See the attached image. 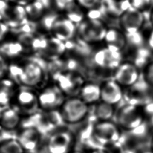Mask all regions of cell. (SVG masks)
Wrapping results in <instances>:
<instances>
[{
    "instance_id": "cell-1",
    "label": "cell",
    "mask_w": 153,
    "mask_h": 153,
    "mask_svg": "<svg viewBox=\"0 0 153 153\" xmlns=\"http://www.w3.org/2000/svg\"><path fill=\"white\" fill-rule=\"evenodd\" d=\"M7 76L19 87L36 90L49 81L47 66L34 60H14L8 63Z\"/></svg>"
},
{
    "instance_id": "cell-2",
    "label": "cell",
    "mask_w": 153,
    "mask_h": 153,
    "mask_svg": "<svg viewBox=\"0 0 153 153\" xmlns=\"http://www.w3.org/2000/svg\"><path fill=\"white\" fill-rule=\"evenodd\" d=\"M65 126H67L65 124L59 110L39 109L33 114L23 118L20 127L33 128L45 137Z\"/></svg>"
},
{
    "instance_id": "cell-3",
    "label": "cell",
    "mask_w": 153,
    "mask_h": 153,
    "mask_svg": "<svg viewBox=\"0 0 153 153\" xmlns=\"http://www.w3.org/2000/svg\"><path fill=\"white\" fill-rule=\"evenodd\" d=\"M75 145L74 131L65 126L44 137L37 153H70Z\"/></svg>"
},
{
    "instance_id": "cell-4",
    "label": "cell",
    "mask_w": 153,
    "mask_h": 153,
    "mask_svg": "<svg viewBox=\"0 0 153 153\" xmlns=\"http://www.w3.org/2000/svg\"><path fill=\"white\" fill-rule=\"evenodd\" d=\"M59 110L67 126H75L86 120L90 114V106L78 96H72L66 97Z\"/></svg>"
},
{
    "instance_id": "cell-5",
    "label": "cell",
    "mask_w": 153,
    "mask_h": 153,
    "mask_svg": "<svg viewBox=\"0 0 153 153\" xmlns=\"http://www.w3.org/2000/svg\"><path fill=\"white\" fill-rule=\"evenodd\" d=\"M108 28L98 16H90L77 25L76 34L86 44H97L103 42Z\"/></svg>"
},
{
    "instance_id": "cell-6",
    "label": "cell",
    "mask_w": 153,
    "mask_h": 153,
    "mask_svg": "<svg viewBox=\"0 0 153 153\" xmlns=\"http://www.w3.org/2000/svg\"><path fill=\"white\" fill-rule=\"evenodd\" d=\"M113 121L124 131L133 130L145 122L140 106L127 102L117 107Z\"/></svg>"
},
{
    "instance_id": "cell-7",
    "label": "cell",
    "mask_w": 153,
    "mask_h": 153,
    "mask_svg": "<svg viewBox=\"0 0 153 153\" xmlns=\"http://www.w3.org/2000/svg\"><path fill=\"white\" fill-rule=\"evenodd\" d=\"M145 19L144 13L131 7L118 17L120 29L126 35L128 41L137 42L140 40V32Z\"/></svg>"
},
{
    "instance_id": "cell-8",
    "label": "cell",
    "mask_w": 153,
    "mask_h": 153,
    "mask_svg": "<svg viewBox=\"0 0 153 153\" xmlns=\"http://www.w3.org/2000/svg\"><path fill=\"white\" fill-rule=\"evenodd\" d=\"M23 118L29 117L39 109L37 90L19 87L10 105Z\"/></svg>"
},
{
    "instance_id": "cell-9",
    "label": "cell",
    "mask_w": 153,
    "mask_h": 153,
    "mask_svg": "<svg viewBox=\"0 0 153 153\" xmlns=\"http://www.w3.org/2000/svg\"><path fill=\"white\" fill-rule=\"evenodd\" d=\"M49 80L56 84L66 97L78 96L86 81L84 75L75 71H63L49 76Z\"/></svg>"
},
{
    "instance_id": "cell-10",
    "label": "cell",
    "mask_w": 153,
    "mask_h": 153,
    "mask_svg": "<svg viewBox=\"0 0 153 153\" xmlns=\"http://www.w3.org/2000/svg\"><path fill=\"white\" fill-rule=\"evenodd\" d=\"M93 132L96 141L102 148H108L120 140L122 130L112 121H95Z\"/></svg>"
},
{
    "instance_id": "cell-11",
    "label": "cell",
    "mask_w": 153,
    "mask_h": 153,
    "mask_svg": "<svg viewBox=\"0 0 153 153\" xmlns=\"http://www.w3.org/2000/svg\"><path fill=\"white\" fill-rule=\"evenodd\" d=\"M39 109L53 111L59 110L66 96L54 82H48L37 90Z\"/></svg>"
},
{
    "instance_id": "cell-12",
    "label": "cell",
    "mask_w": 153,
    "mask_h": 153,
    "mask_svg": "<svg viewBox=\"0 0 153 153\" xmlns=\"http://www.w3.org/2000/svg\"><path fill=\"white\" fill-rule=\"evenodd\" d=\"M142 78V70L133 61L123 60L114 71L112 78L124 89L131 87Z\"/></svg>"
},
{
    "instance_id": "cell-13",
    "label": "cell",
    "mask_w": 153,
    "mask_h": 153,
    "mask_svg": "<svg viewBox=\"0 0 153 153\" xmlns=\"http://www.w3.org/2000/svg\"><path fill=\"white\" fill-rule=\"evenodd\" d=\"M0 20L7 25L10 29H15L27 23L25 7L7 0H0Z\"/></svg>"
},
{
    "instance_id": "cell-14",
    "label": "cell",
    "mask_w": 153,
    "mask_h": 153,
    "mask_svg": "<svg viewBox=\"0 0 153 153\" xmlns=\"http://www.w3.org/2000/svg\"><path fill=\"white\" fill-rule=\"evenodd\" d=\"M94 122L87 118L77 130L74 131L75 138V149L85 153H91L102 148L96 141L93 135V126Z\"/></svg>"
},
{
    "instance_id": "cell-15",
    "label": "cell",
    "mask_w": 153,
    "mask_h": 153,
    "mask_svg": "<svg viewBox=\"0 0 153 153\" xmlns=\"http://www.w3.org/2000/svg\"><path fill=\"white\" fill-rule=\"evenodd\" d=\"M153 134V127L145 121L137 127L129 130L122 131L120 143L123 146L136 148L149 144Z\"/></svg>"
},
{
    "instance_id": "cell-16",
    "label": "cell",
    "mask_w": 153,
    "mask_h": 153,
    "mask_svg": "<svg viewBox=\"0 0 153 153\" xmlns=\"http://www.w3.org/2000/svg\"><path fill=\"white\" fill-rule=\"evenodd\" d=\"M123 61V54L106 47L97 50L93 55L92 62L94 67L102 72L112 74Z\"/></svg>"
},
{
    "instance_id": "cell-17",
    "label": "cell",
    "mask_w": 153,
    "mask_h": 153,
    "mask_svg": "<svg viewBox=\"0 0 153 153\" xmlns=\"http://www.w3.org/2000/svg\"><path fill=\"white\" fill-rule=\"evenodd\" d=\"M50 31L51 35L66 43L76 34L77 25L66 16L56 17L50 23Z\"/></svg>"
},
{
    "instance_id": "cell-18",
    "label": "cell",
    "mask_w": 153,
    "mask_h": 153,
    "mask_svg": "<svg viewBox=\"0 0 153 153\" xmlns=\"http://www.w3.org/2000/svg\"><path fill=\"white\" fill-rule=\"evenodd\" d=\"M44 136L32 127H22L16 131V140L25 153H37Z\"/></svg>"
},
{
    "instance_id": "cell-19",
    "label": "cell",
    "mask_w": 153,
    "mask_h": 153,
    "mask_svg": "<svg viewBox=\"0 0 153 153\" xmlns=\"http://www.w3.org/2000/svg\"><path fill=\"white\" fill-rule=\"evenodd\" d=\"M124 89L113 78L100 82V101L117 107L124 99Z\"/></svg>"
},
{
    "instance_id": "cell-20",
    "label": "cell",
    "mask_w": 153,
    "mask_h": 153,
    "mask_svg": "<svg viewBox=\"0 0 153 153\" xmlns=\"http://www.w3.org/2000/svg\"><path fill=\"white\" fill-rule=\"evenodd\" d=\"M66 50V42L50 35L45 36L44 45L38 54L42 60L50 63L62 58Z\"/></svg>"
},
{
    "instance_id": "cell-21",
    "label": "cell",
    "mask_w": 153,
    "mask_h": 153,
    "mask_svg": "<svg viewBox=\"0 0 153 153\" xmlns=\"http://www.w3.org/2000/svg\"><path fill=\"white\" fill-rule=\"evenodd\" d=\"M103 42L107 48L122 53L128 41L126 35L120 28L112 27L108 28Z\"/></svg>"
},
{
    "instance_id": "cell-22",
    "label": "cell",
    "mask_w": 153,
    "mask_h": 153,
    "mask_svg": "<svg viewBox=\"0 0 153 153\" xmlns=\"http://www.w3.org/2000/svg\"><path fill=\"white\" fill-rule=\"evenodd\" d=\"M45 39V36L35 32L19 34L17 38L25 53H38L44 45Z\"/></svg>"
},
{
    "instance_id": "cell-23",
    "label": "cell",
    "mask_w": 153,
    "mask_h": 153,
    "mask_svg": "<svg viewBox=\"0 0 153 153\" xmlns=\"http://www.w3.org/2000/svg\"><path fill=\"white\" fill-rule=\"evenodd\" d=\"M89 106L100 101V82L86 80L78 96Z\"/></svg>"
},
{
    "instance_id": "cell-24",
    "label": "cell",
    "mask_w": 153,
    "mask_h": 153,
    "mask_svg": "<svg viewBox=\"0 0 153 153\" xmlns=\"http://www.w3.org/2000/svg\"><path fill=\"white\" fill-rule=\"evenodd\" d=\"M117 107L100 101L90 106L88 118L94 121H112L115 114Z\"/></svg>"
},
{
    "instance_id": "cell-25",
    "label": "cell",
    "mask_w": 153,
    "mask_h": 153,
    "mask_svg": "<svg viewBox=\"0 0 153 153\" xmlns=\"http://www.w3.org/2000/svg\"><path fill=\"white\" fill-rule=\"evenodd\" d=\"M22 120V116L11 106L2 108L0 115V125L5 128L17 131L21 126Z\"/></svg>"
},
{
    "instance_id": "cell-26",
    "label": "cell",
    "mask_w": 153,
    "mask_h": 153,
    "mask_svg": "<svg viewBox=\"0 0 153 153\" xmlns=\"http://www.w3.org/2000/svg\"><path fill=\"white\" fill-rule=\"evenodd\" d=\"M19 86L11 78L5 76L0 79V108L10 105Z\"/></svg>"
},
{
    "instance_id": "cell-27",
    "label": "cell",
    "mask_w": 153,
    "mask_h": 153,
    "mask_svg": "<svg viewBox=\"0 0 153 153\" xmlns=\"http://www.w3.org/2000/svg\"><path fill=\"white\" fill-rule=\"evenodd\" d=\"M21 44L17 40L0 43V54L6 59H19L22 54H25Z\"/></svg>"
},
{
    "instance_id": "cell-28",
    "label": "cell",
    "mask_w": 153,
    "mask_h": 153,
    "mask_svg": "<svg viewBox=\"0 0 153 153\" xmlns=\"http://www.w3.org/2000/svg\"><path fill=\"white\" fill-rule=\"evenodd\" d=\"M100 4L106 13L118 17L130 7L128 0H101Z\"/></svg>"
},
{
    "instance_id": "cell-29",
    "label": "cell",
    "mask_w": 153,
    "mask_h": 153,
    "mask_svg": "<svg viewBox=\"0 0 153 153\" xmlns=\"http://www.w3.org/2000/svg\"><path fill=\"white\" fill-rule=\"evenodd\" d=\"M24 7L29 21L35 23L41 20L45 15V5L40 0H33Z\"/></svg>"
},
{
    "instance_id": "cell-30",
    "label": "cell",
    "mask_w": 153,
    "mask_h": 153,
    "mask_svg": "<svg viewBox=\"0 0 153 153\" xmlns=\"http://www.w3.org/2000/svg\"><path fill=\"white\" fill-rule=\"evenodd\" d=\"M0 153H25L16 139L0 144Z\"/></svg>"
},
{
    "instance_id": "cell-31",
    "label": "cell",
    "mask_w": 153,
    "mask_h": 153,
    "mask_svg": "<svg viewBox=\"0 0 153 153\" xmlns=\"http://www.w3.org/2000/svg\"><path fill=\"white\" fill-rule=\"evenodd\" d=\"M140 106L145 121L153 127V99H151Z\"/></svg>"
},
{
    "instance_id": "cell-32",
    "label": "cell",
    "mask_w": 153,
    "mask_h": 153,
    "mask_svg": "<svg viewBox=\"0 0 153 153\" xmlns=\"http://www.w3.org/2000/svg\"><path fill=\"white\" fill-rule=\"evenodd\" d=\"M142 79L150 87H153V60L149 61L142 69Z\"/></svg>"
},
{
    "instance_id": "cell-33",
    "label": "cell",
    "mask_w": 153,
    "mask_h": 153,
    "mask_svg": "<svg viewBox=\"0 0 153 153\" xmlns=\"http://www.w3.org/2000/svg\"><path fill=\"white\" fill-rule=\"evenodd\" d=\"M131 7L145 13L153 6V0H128Z\"/></svg>"
},
{
    "instance_id": "cell-34",
    "label": "cell",
    "mask_w": 153,
    "mask_h": 153,
    "mask_svg": "<svg viewBox=\"0 0 153 153\" xmlns=\"http://www.w3.org/2000/svg\"><path fill=\"white\" fill-rule=\"evenodd\" d=\"M110 153H139V149L136 148L123 146L122 144L118 142L115 145L106 148Z\"/></svg>"
},
{
    "instance_id": "cell-35",
    "label": "cell",
    "mask_w": 153,
    "mask_h": 153,
    "mask_svg": "<svg viewBox=\"0 0 153 153\" xmlns=\"http://www.w3.org/2000/svg\"><path fill=\"white\" fill-rule=\"evenodd\" d=\"M101 0H75V3L82 9L92 10L96 8Z\"/></svg>"
},
{
    "instance_id": "cell-36",
    "label": "cell",
    "mask_w": 153,
    "mask_h": 153,
    "mask_svg": "<svg viewBox=\"0 0 153 153\" xmlns=\"http://www.w3.org/2000/svg\"><path fill=\"white\" fill-rule=\"evenodd\" d=\"M16 138V131H10L0 125V144Z\"/></svg>"
},
{
    "instance_id": "cell-37",
    "label": "cell",
    "mask_w": 153,
    "mask_h": 153,
    "mask_svg": "<svg viewBox=\"0 0 153 153\" xmlns=\"http://www.w3.org/2000/svg\"><path fill=\"white\" fill-rule=\"evenodd\" d=\"M53 2L57 9L65 11L75 4V0H53Z\"/></svg>"
},
{
    "instance_id": "cell-38",
    "label": "cell",
    "mask_w": 153,
    "mask_h": 153,
    "mask_svg": "<svg viewBox=\"0 0 153 153\" xmlns=\"http://www.w3.org/2000/svg\"><path fill=\"white\" fill-rule=\"evenodd\" d=\"M10 28L4 22L0 20V43L5 41L6 36L10 31Z\"/></svg>"
},
{
    "instance_id": "cell-39",
    "label": "cell",
    "mask_w": 153,
    "mask_h": 153,
    "mask_svg": "<svg viewBox=\"0 0 153 153\" xmlns=\"http://www.w3.org/2000/svg\"><path fill=\"white\" fill-rule=\"evenodd\" d=\"M8 66L7 59L0 54V79L7 76Z\"/></svg>"
},
{
    "instance_id": "cell-40",
    "label": "cell",
    "mask_w": 153,
    "mask_h": 153,
    "mask_svg": "<svg viewBox=\"0 0 153 153\" xmlns=\"http://www.w3.org/2000/svg\"><path fill=\"white\" fill-rule=\"evenodd\" d=\"M145 41L149 50L153 52V27L151 30H149L148 34L146 36Z\"/></svg>"
},
{
    "instance_id": "cell-41",
    "label": "cell",
    "mask_w": 153,
    "mask_h": 153,
    "mask_svg": "<svg viewBox=\"0 0 153 153\" xmlns=\"http://www.w3.org/2000/svg\"><path fill=\"white\" fill-rule=\"evenodd\" d=\"M7 1L16 5H19L22 7H25L26 5H27L33 0H7Z\"/></svg>"
},
{
    "instance_id": "cell-42",
    "label": "cell",
    "mask_w": 153,
    "mask_h": 153,
    "mask_svg": "<svg viewBox=\"0 0 153 153\" xmlns=\"http://www.w3.org/2000/svg\"><path fill=\"white\" fill-rule=\"evenodd\" d=\"M91 153H110V152L106 149L102 148V149H99L96 151H94L92 152Z\"/></svg>"
},
{
    "instance_id": "cell-43",
    "label": "cell",
    "mask_w": 153,
    "mask_h": 153,
    "mask_svg": "<svg viewBox=\"0 0 153 153\" xmlns=\"http://www.w3.org/2000/svg\"><path fill=\"white\" fill-rule=\"evenodd\" d=\"M149 20L151 22V24L153 27V6L150 10V13H149Z\"/></svg>"
},
{
    "instance_id": "cell-44",
    "label": "cell",
    "mask_w": 153,
    "mask_h": 153,
    "mask_svg": "<svg viewBox=\"0 0 153 153\" xmlns=\"http://www.w3.org/2000/svg\"><path fill=\"white\" fill-rule=\"evenodd\" d=\"M139 153H153L152 151L150 149L149 146L148 148H146V149H143L141 151L139 150Z\"/></svg>"
},
{
    "instance_id": "cell-45",
    "label": "cell",
    "mask_w": 153,
    "mask_h": 153,
    "mask_svg": "<svg viewBox=\"0 0 153 153\" xmlns=\"http://www.w3.org/2000/svg\"><path fill=\"white\" fill-rule=\"evenodd\" d=\"M149 148L153 152V134H152V136L150 142H149Z\"/></svg>"
},
{
    "instance_id": "cell-46",
    "label": "cell",
    "mask_w": 153,
    "mask_h": 153,
    "mask_svg": "<svg viewBox=\"0 0 153 153\" xmlns=\"http://www.w3.org/2000/svg\"><path fill=\"white\" fill-rule=\"evenodd\" d=\"M70 153H85V152H82V151H79V150L74 149L73 151H72Z\"/></svg>"
},
{
    "instance_id": "cell-47",
    "label": "cell",
    "mask_w": 153,
    "mask_h": 153,
    "mask_svg": "<svg viewBox=\"0 0 153 153\" xmlns=\"http://www.w3.org/2000/svg\"><path fill=\"white\" fill-rule=\"evenodd\" d=\"M151 96H152V98L153 99V87H152V90H151Z\"/></svg>"
},
{
    "instance_id": "cell-48",
    "label": "cell",
    "mask_w": 153,
    "mask_h": 153,
    "mask_svg": "<svg viewBox=\"0 0 153 153\" xmlns=\"http://www.w3.org/2000/svg\"><path fill=\"white\" fill-rule=\"evenodd\" d=\"M2 108H0V115H1V111H2Z\"/></svg>"
}]
</instances>
